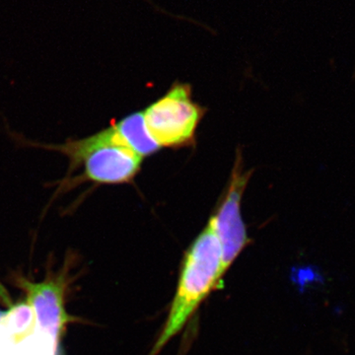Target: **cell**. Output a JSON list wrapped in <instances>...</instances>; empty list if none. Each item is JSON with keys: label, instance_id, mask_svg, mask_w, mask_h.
I'll return each mask as SVG.
<instances>
[{"label": "cell", "instance_id": "1", "mask_svg": "<svg viewBox=\"0 0 355 355\" xmlns=\"http://www.w3.org/2000/svg\"><path fill=\"white\" fill-rule=\"evenodd\" d=\"M38 146L62 153L69 160V171L64 177L69 179L58 182L53 198L86 182L96 184L130 183L141 167L142 158L123 144L112 125L84 139Z\"/></svg>", "mask_w": 355, "mask_h": 355}, {"label": "cell", "instance_id": "6", "mask_svg": "<svg viewBox=\"0 0 355 355\" xmlns=\"http://www.w3.org/2000/svg\"><path fill=\"white\" fill-rule=\"evenodd\" d=\"M112 127L123 144L142 159L160 150L161 147L147 130L142 112L130 114Z\"/></svg>", "mask_w": 355, "mask_h": 355}, {"label": "cell", "instance_id": "4", "mask_svg": "<svg viewBox=\"0 0 355 355\" xmlns=\"http://www.w3.org/2000/svg\"><path fill=\"white\" fill-rule=\"evenodd\" d=\"M251 175L252 171L245 172L243 169L239 153L227 189L209 221L220 242L226 272L249 243L246 226L242 218L241 200Z\"/></svg>", "mask_w": 355, "mask_h": 355}, {"label": "cell", "instance_id": "3", "mask_svg": "<svg viewBox=\"0 0 355 355\" xmlns=\"http://www.w3.org/2000/svg\"><path fill=\"white\" fill-rule=\"evenodd\" d=\"M147 130L160 147L190 146L205 109L191 98L187 84H176L142 112Z\"/></svg>", "mask_w": 355, "mask_h": 355}, {"label": "cell", "instance_id": "7", "mask_svg": "<svg viewBox=\"0 0 355 355\" xmlns=\"http://www.w3.org/2000/svg\"><path fill=\"white\" fill-rule=\"evenodd\" d=\"M297 279L301 286H310V284H323L324 277L319 270L315 268H301L298 270Z\"/></svg>", "mask_w": 355, "mask_h": 355}, {"label": "cell", "instance_id": "5", "mask_svg": "<svg viewBox=\"0 0 355 355\" xmlns=\"http://www.w3.org/2000/svg\"><path fill=\"white\" fill-rule=\"evenodd\" d=\"M19 286L27 294L37 328L58 343L65 327L72 321L65 311L62 284L53 280L34 284L22 279Z\"/></svg>", "mask_w": 355, "mask_h": 355}, {"label": "cell", "instance_id": "2", "mask_svg": "<svg viewBox=\"0 0 355 355\" xmlns=\"http://www.w3.org/2000/svg\"><path fill=\"white\" fill-rule=\"evenodd\" d=\"M226 273L220 242L209 224L184 254L174 299L164 327L148 355H158L180 333L200 304L220 287Z\"/></svg>", "mask_w": 355, "mask_h": 355}]
</instances>
